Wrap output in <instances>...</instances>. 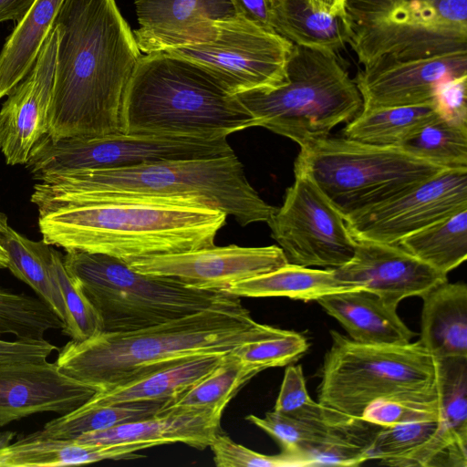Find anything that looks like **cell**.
Instances as JSON below:
<instances>
[{
  "mask_svg": "<svg viewBox=\"0 0 467 467\" xmlns=\"http://www.w3.org/2000/svg\"><path fill=\"white\" fill-rule=\"evenodd\" d=\"M47 135L123 133V95L141 56L115 0H63Z\"/></svg>",
  "mask_w": 467,
  "mask_h": 467,
  "instance_id": "6da1fadb",
  "label": "cell"
},
{
  "mask_svg": "<svg viewBox=\"0 0 467 467\" xmlns=\"http://www.w3.org/2000/svg\"><path fill=\"white\" fill-rule=\"evenodd\" d=\"M285 331L256 322L233 295L206 309L146 328L70 340L58 349L55 363L65 375L103 391L193 357L228 353Z\"/></svg>",
  "mask_w": 467,
  "mask_h": 467,
  "instance_id": "7a4b0ae2",
  "label": "cell"
},
{
  "mask_svg": "<svg viewBox=\"0 0 467 467\" xmlns=\"http://www.w3.org/2000/svg\"><path fill=\"white\" fill-rule=\"evenodd\" d=\"M36 180L30 198L34 204L47 201H139L209 206L233 216L241 226L266 223L276 209L254 189L234 153L57 173Z\"/></svg>",
  "mask_w": 467,
  "mask_h": 467,
  "instance_id": "3957f363",
  "label": "cell"
},
{
  "mask_svg": "<svg viewBox=\"0 0 467 467\" xmlns=\"http://www.w3.org/2000/svg\"><path fill=\"white\" fill-rule=\"evenodd\" d=\"M35 205L46 243L126 264L213 246L227 217L209 206L139 201H47Z\"/></svg>",
  "mask_w": 467,
  "mask_h": 467,
  "instance_id": "277c9868",
  "label": "cell"
},
{
  "mask_svg": "<svg viewBox=\"0 0 467 467\" xmlns=\"http://www.w3.org/2000/svg\"><path fill=\"white\" fill-rule=\"evenodd\" d=\"M123 133L227 137L255 127L250 113L209 73L168 52L138 59L125 88Z\"/></svg>",
  "mask_w": 467,
  "mask_h": 467,
  "instance_id": "5b68a950",
  "label": "cell"
},
{
  "mask_svg": "<svg viewBox=\"0 0 467 467\" xmlns=\"http://www.w3.org/2000/svg\"><path fill=\"white\" fill-rule=\"evenodd\" d=\"M337 53L293 45L283 85L235 97L255 127L286 137L300 147L327 137L362 109L357 85Z\"/></svg>",
  "mask_w": 467,
  "mask_h": 467,
  "instance_id": "8992f818",
  "label": "cell"
},
{
  "mask_svg": "<svg viewBox=\"0 0 467 467\" xmlns=\"http://www.w3.org/2000/svg\"><path fill=\"white\" fill-rule=\"evenodd\" d=\"M294 170L308 174L346 220L447 169L401 147L328 135L301 146Z\"/></svg>",
  "mask_w": 467,
  "mask_h": 467,
  "instance_id": "52a82bcc",
  "label": "cell"
},
{
  "mask_svg": "<svg viewBox=\"0 0 467 467\" xmlns=\"http://www.w3.org/2000/svg\"><path fill=\"white\" fill-rule=\"evenodd\" d=\"M64 265L99 314L102 332L146 328L218 304L233 295L141 274L101 254L67 251Z\"/></svg>",
  "mask_w": 467,
  "mask_h": 467,
  "instance_id": "ba28073f",
  "label": "cell"
},
{
  "mask_svg": "<svg viewBox=\"0 0 467 467\" xmlns=\"http://www.w3.org/2000/svg\"><path fill=\"white\" fill-rule=\"evenodd\" d=\"M317 389L318 402L361 418L373 401L437 389V360L418 341L404 345H367L331 330Z\"/></svg>",
  "mask_w": 467,
  "mask_h": 467,
  "instance_id": "9c48e42d",
  "label": "cell"
},
{
  "mask_svg": "<svg viewBox=\"0 0 467 467\" xmlns=\"http://www.w3.org/2000/svg\"><path fill=\"white\" fill-rule=\"evenodd\" d=\"M345 11L363 66L467 51V0H348Z\"/></svg>",
  "mask_w": 467,
  "mask_h": 467,
  "instance_id": "30bf717a",
  "label": "cell"
},
{
  "mask_svg": "<svg viewBox=\"0 0 467 467\" xmlns=\"http://www.w3.org/2000/svg\"><path fill=\"white\" fill-rule=\"evenodd\" d=\"M226 138L116 133L53 140L47 133L32 148L25 166L36 180L57 173L213 158L234 153Z\"/></svg>",
  "mask_w": 467,
  "mask_h": 467,
  "instance_id": "8fae6325",
  "label": "cell"
},
{
  "mask_svg": "<svg viewBox=\"0 0 467 467\" xmlns=\"http://www.w3.org/2000/svg\"><path fill=\"white\" fill-rule=\"evenodd\" d=\"M292 47L274 30L234 15L216 22L211 40L165 52L197 65L237 95L283 85Z\"/></svg>",
  "mask_w": 467,
  "mask_h": 467,
  "instance_id": "7c38bea8",
  "label": "cell"
},
{
  "mask_svg": "<svg viewBox=\"0 0 467 467\" xmlns=\"http://www.w3.org/2000/svg\"><path fill=\"white\" fill-rule=\"evenodd\" d=\"M295 181L266 222L287 263L334 269L353 256L356 240L346 221L312 178L294 170Z\"/></svg>",
  "mask_w": 467,
  "mask_h": 467,
  "instance_id": "4fadbf2b",
  "label": "cell"
},
{
  "mask_svg": "<svg viewBox=\"0 0 467 467\" xmlns=\"http://www.w3.org/2000/svg\"><path fill=\"white\" fill-rule=\"evenodd\" d=\"M467 210V170L447 169L405 193L346 219L355 239L397 244Z\"/></svg>",
  "mask_w": 467,
  "mask_h": 467,
  "instance_id": "5bb4252c",
  "label": "cell"
},
{
  "mask_svg": "<svg viewBox=\"0 0 467 467\" xmlns=\"http://www.w3.org/2000/svg\"><path fill=\"white\" fill-rule=\"evenodd\" d=\"M286 264V257L277 245L230 244L145 257L128 265L141 274L172 278L191 287L223 291L233 284Z\"/></svg>",
  "mask_w": 467,
  "mask_h": 467,
  "instance_id": "9a60e30c",
  "label": "cell"
},
{
  "mask_svg": "<svg viewBox=\"0 0 467 467\" xmlns=\"http://www.w3.org/2000/svg\"><path fill=\"white\" fill-rule=\"evenodd\" d=\"M467 75V51L420 59L377 58L360 69L354 81L362 109L432 104L445 81Z\"/></svg>",
  "mask_w": 467,
  "mask_h": 467,
  "instance_id": "2e32d148",
  "label": "cell"
},
{
  "mask_svg": "<svg viewBox=\"0 0 467 467\" xmlns=\"http://www.w3.org/2000/svg\"><path fill=\"white\" fill-rule=\"evenodd\" d=\"M59 31L53 25L28 74L0 109V150L8 165H25L35 144L48 131Z\"/></svg>",
  "mask_w": 467,
  "mask_h": 467,
  "instance_id": "e0dca14e",
  "label": "cell"
},
{
  "mask_svg": "<svg viewBox=\"0 0 467 467\" xmlns=\"http://www.w3.org/2000/svg\"><path fill=\"white\" fill-rule=\"evenodd\" d=\"M352 258L332 269L343 283L380 296L390 305L422 296L448 281L447 275L419 260L398 244L355 239Z\"/></svg>",
  "mask_w": 467,
  "mask_h": 467,
  "instance_id": "ac0fdd59",
  "label": "cell"
},
{
  "mask_svg": "<svg viewBox=\"0 0 467 467\" xmlns=\"http://www.w3.org/2000/svg\"><path fill=\"white\" fill-rule=\"evenodd\" d=\"M97 392L47 359L0 363V427L36 413L66 414Z\"/></svg>",
  "mask_w": 467,
  "mask_h": 467,
  "instance_id": "d6986e66",
  "label": "cell"
},
{
  "mask_svg": "<svg viewBox=\"0 0 467 467\" xmlns=\"http://www.w3.org/2000/svg\"><path fill=\"white\" fill-rule=\"evenodd\" d=\"M140 52L168 51L211 40L216 22L235 15L230 0H134Z\"/></svg>",
  "mask_w": 467,
  "mask_h": 467,
  "instance_id": "ffe728a7",
  "label": "cell"
},
{
  "mask_svg": "<svg viewBox=\"0 0 467 467\" xmlns=\"http://www.w3.org/2000/svg\"><path fill=\"white\" fill-rule=\"evenodd\" d=\"M223 412L207 408H163L154 416L80 435L88 442H182L198 450L210 446L220 431Z\"/></svg>",
  "mask_w": 467,
  "mask_h": 467,
  "instance_id": "44dd1931",
  "label": "cell"
},
{
  "mask_svg": "<svg viewBox=\"0 0 467 467\" xmlns=\"http://www.w3.org/2000/svg\"><path fill=\"white\" fill-rule=\"evenodd\" d=\"M158 446L153 442L99 443L47 437L35 431L0 449V467H55L131 460L138 451Z\"/></svg>",
  "mask_w": 467,
  "mask_h": 467,
  "instance_id": "7402d4cb",
  "label": "cell"
},
{
  "mask_svg": "<svg viewBox=\"0 0 467 467\" xmlns=\"http://www.w3.org/2000/svg\"><path fill=\"white\" fill-rule=\"evenodd\" d=\"M344 327L349 338L367 345H404L415 334L403 323L397 307L376 294L354 288L317 300Z\"/></svg>",
  "mask_w": 467,
  "mask_h": 467,
  "instance_id": "603a6c76",
  "label": "cell"
},
{
  "mask_svg": "<svg viewBox=\"0 0 467 467\" xmlns=\"http://www.w3.org/2000/svg\"><path fill=\"white\" fill-rule=\"evenodd\" d=\"M421 298L419 341L436 359L467 357V285L446 281Z\"/></svg>",
  "mask_w": 467,
  "mask_h": 467,
  "instance_id": "cb8c5ba5",
  "label": "cell"
},
{
  "mask_svg": "<svg viewBox=\"0 0 467 467\" xmlns=\"http://www.w3.org/2000/svg\"><path fill=\"white\" fill-rule=\"evenodd\" d=\"M226 355L208 354L185 359L125 384L99 391L86 402L91 405H112L151 400L171 401L210 374L224 360Z\"/></svg>",
  "mask_w": 467,
  "mask_h": 467,
  "instance_id": "d4e9b609",
  "label": "cell"
},
{
  "mask_svg": "<svg viewBox=\"0 0 467 467\" xmlns=\"http://www.w3.org/2000/svg\"><path fill=\"white\" fill-rule=\"evenodd\" d=\"M269 26L293 45L333 52L345 47L351 38L346 12L317 10L308 0H271Z\"/></svg>",
  "mask_w": 467,
  "mask_h": 467,
  "instance_id": "484cf974",
  "label": "cell"
},
{
  "mask_svg": "<svg viewBox=\"0 0 467 467\" xmlns=\"http://www.w3.org/2000/svg\"><path fill=\"white\" fill-rule=\"evenodd\" d=\"M63 0H36L16 23L0 53V99L28 74L50 31Z\"/></svg>",
  "mask_w": 467,
  "mask_h": 467,
  "instance_id": "4316f807",
  "label": "cell"
},
{
  "mask_svg": "<svg viewBox=\"0 0 467 467\" xmlns=\"http://www.w3.org/2000/svg\"><path fill=\"white\" fill-rule=\"evenodd\" d=\"M332 269H315L287 263L271 272L233 284L223 292L244 297L285 296L304 302L349 289Z\"/></svg>",
  "mask_w": 467,
  "mask_h": 467,
  "instance_id": "83f0119b",
  "label": "cell"
},
{
  "mask_svg": "<svg viewBox=\"0 0 467 467\" xmlns=\"http://www.w3.org/2000/svg\"><path fill=\"white\" fill-rule=\"evenodd\" d=\"M0 244L6 253L10 272L29 285L64 324L65 306L52 269L53 246L43 239L30 240L9 225L0 234Z\"/></svg>",
  "mask_w": 467,
  "mask_h": 467,
  "instance_id": "f1b7e54d",
  "label": "cell"
},
{
  "mask_svg": "<svg viewBox=\"0 0 467 467\" xmlns=\"http://www.w3.org/2000/svg\"><path fill=\"white\" fill-rule=\"evenodd\" d=\"M439 119L433 103L360 110L346 126L343 136L368 144L400 147Z\"/></svg>",
  "mask_w": 467,
  "mask_h": 467,
  "instance_id": "f546056e",
  "label": "cell"
},
{
  "mask_svg": "<svg viewBox=\"0 0 467 467\" xmlns=\"http://www.w3.org/2000/svg\"><path fill=\"white\" fill-rule=\"evenodd\" d=\"M381 426L342 414L327 435L299 452L301 466H356L368 460L367 451Z\"/></svg>",
  "mask_w": 467,
  "mask_h": 467,
  "instance_id": "4dcf8cb0",
  "label": "cell"
},
{
  "mask_svg": "<svg viewBox=\"0 0 467 467\" xmlns=\"http://www.w3.org/2000/svg\"><path fill=\"white\" fill-rule=\"evenodd\" d=\"M170 401H137L112 405H91L85 402L76 410L47 421L38 431L51 438L77 439L85 433L154 416Z\"/></svg>",
  "mask_w": 467,
  "mask_h": 467,
  "instance_id": "1f68e13d",
  "label": "cell"
},
{
  "mask_svg": "<svg viewBox=\"0 0 467 467\" xmlns=\"http://www.w3.org/2000/svg\"><path fill=\"white\" fill-rule=\"evenodd\" d=\"M439 272H449L467 258V210L459 212L397 243Z\"/></svg>",
  "mask_w": 467,
  "mask_h": 467,
  "instance_id": "d6a6232c",
  "label": "cell"
},
{
  "mask_svg": "<svg viewBox=\"0 0 467 467\" xmlns=\"http://www.w3.org/2000/svg\"><path fill=\"white\" fill-rule=\"evenodd\" d=\"M230 352L210 374L164 408H207L223 412L241 388L260 372Z\"/></svg>",
  "mask_w": 467,
  "mask_h": 467,
  "instance_id": "836d02e7",
  "label": "cell"
},
{
  "mask_svg": "<svg viewBox=\"0 0 467 467\" xmlns=\"http://www.w3.org/2000/svg\"><path fill=\"white\" fill-rule=\"evenodd\" d=\"M63 321L39 297L0 285V335L42 339L47 332L63 328Z\"/></svg>",
  "mask_w": 467,
  "mask_h": 467,
  "instance_id": "e575fe53",
  "label": "cell"
},
{
  "mask_svg": "<svg viewBox=\"0 0 467 467\" xmlns=\"http://www.w3.org/2000/svg\"><path fill=\"white\" fill-rule=\"evenodd\" d=\"M446 169L467 170V125L439 119L400 146Z\"/></svg>",
  "mask_w": 467,
  "mask_h": 467,
  "instance_id": "d590c367",
  "label": "cell"
},
{
  "mask_svg": "<svg viewBox=\"0 0 467 467\" xmlns=\"http://www.w3.org/2000/svg\"><path fill=\"white\" fill-rule=\"evenodd\" d=\"M341 415V412L326 407L324 413L316 418L297 417L273 410L265 413L263 418L248 415L246 420L274 438L280 444L282 451L298 460L299 452L321 441L331 424Z\"/></svg>",
  "mask_w": 467,
  "mask_h": 467,
  "instance_id": "8d00e7d4",
  "label": "cell"
},
{
  "mask_svg": "<svg viewBox=\"0 0 467 467\" xmlns=\"http://www.w3.org/2000/svg\"><path fill=\"white\" fill-rule=\"evenodd\" d=\"M436 360L441 421L457 441L467 443V357Z\"/></svg>",
  "mask_w": 467,
  "mask_h": 467,
  "instance_id": "74e56055",
  "label": "cell"
},
{
  "mask_svg": "<svg viewBox=\"0 0 467 467\" xmlns=\"http://www.w3.org/2000/svg\"><path fill=\"white\" fill-rule=\"evenodd\" d=\"M52 269L65 306L62 332L74 341H83L102 332L96 309L65 267L63 254L52 249Z\"/></svg>",
  "mask_w": 467,
  "mask_h": 467,
  "instance_id": "f35d334b",
  "label": "cell"
},
{
  "mask_svg": "<svg viewBox=\"0 0 467 467\" xmlns=\"http://www.w3.org/2000/svg\"><path fill=\"white\" fill-rule=\"evenodd\" d=\"M361 418L381 427L440 420L441 412L439 393L436 391L379 399L365 409Z\"/></svg>",
  "mask_w": 467,
  "mask_h": 467,
  "instance_id": "ab89813d",
  "label": "cell"
},
{
  "mask_svg": "<svg viewBox=\"0 0 467 467\" xmlns=\"http://www.w3.org/2000/svg\"><path fill=\"white\" fill-rule=\"evenodd\" d=\"M444 428L441 420L381 427L369 446L368 460L379 464L404 458L436 437Z\"/></svg>",
  "mask_w": 467,
  "mask_h": 467,
  "instance_id": "60d3db41",
  "label": "cell"
},
{
  "mask_svg": "<svg viewBox=\"0 0 467 467\" xmlns=\"http://www.w3.org/2000/svg\"><path fill=\"white\" fill-rule=\"evenodd\" d=\"M308 347L307 339L302 334L285 330L277 337L240 345L230 353L261 372L269 368L294 363L306 352Z\"/></svg>",
  "mask_w": 467,
  "mask_h": 467,
  "instance_id": "b9f144b4",
  "label": "cell"
},
{
  "mask_svg": "<svg viewBox=\"0 0 467 467\" xmlns=\"http://www.w3.org/2000/svg\"><path fill=\"white\" fill-rule=\"evenodd\" d=\"M213 461L218 467H296L298 460L282 451L277 455L256 452L234 441L229 436L219 431L209 446Z\"/></svg>",
  "mask_w": 467,
  "mask_h": 467,
  "instance_id": "7bdbcfd3",
  "label": "cell"
},
{
  "mask_svg": "<svg viewBox=\"0 0 467 467\" xmlns=\"http://www.w3.org/2000/svg\"><path fill=\"white\" fill-rule=\"evenodd\" d=\"M323 410L324 406L314 401L308 394L302 367L287 366L273 410L297 417L315 418Z\"/></svg>",
  "mask_w": 467,
  "mask_h": 467,
  "instance_id": "ee69618b",
  "label": "cell"
},
{
  "mask_svg": "<svg viewBox=\"0 0 467 467\" xmlns=\"http://www.w3.org/2000/svg\"><path fill=\"white\" fill-rule=\"evenodd\" d=\"M466 88L467 75L449 79L439 87L433 104L441 119L467 125Z\"/></svg>",
  "mask_w": 467,
  "mask_h": 467,
  "instance_id": "f6af8a7d",
  "label": "cell"
},
{
  "mask_svg": "<svg viewBox=\"0 0 467 467\" xmlns=\"http://www.w3.org/2000/svg\"><path fill=\"white\" fill-rule=\"evenodd\" d=\"M56 350L57 347L45 338H0V363L46 360Z\"/></svg>",
  "mask_w": 467,
  "mask_h": 467,
  "instance_id": "bcb514c9",
  "label": "cell"
},
{
  "mask_svg": "<svg viewBox=\"0 0 467 467\" xmlns=\"http://www.w3.org/2000/svg\"><path fill=\"white\" fill-rule=\"evenodd\" d=\"M235 15L271 29L269 15L271 0H230ZM272 30V29H271Z\"/></svg>",
  "mask_w": 467,
  "mask_h": 467,
  "instance_id": "7dc6e473",
  "label": "cell"
},
{
  "mask_svg": "<svg viewBox=\"0 0 467 467\" xmlns=\"http://www.w3.org/2000/svg\"><path fill=\"white\" fill-rule=\"evenodd\" d=\"M36 0H0V23H18L27 14Z\"/></svg>",
  "mask_w": 467,
  "mask_h": 467,
  "instance_id": "c3c4849f",
  "label": "cell"
},
{
  "mask_svg": "<svg viewBox=\"0 0 467 467\" xmlns=\"http://www.w3.org/2000/svg\"><path fill=\"white\" fill-rule=\"evenodd\" d=\"M309 4L317 10L330 14L345 13L348 0H308Z\"/></svg>",
  "mask_w": 467,
  "mask_h": 467,
  "instance_id": "681fc988",
  "label": "cell"
},
{
  "mask_svg": "<svg viewBox=\"0 0 467 467\" xmlns=\"http://www.w3.org/2000/svg\"><path fill=\"white\" fill-rule=\"evenodd\" d=\"M8 227L7 216L0 212V234L3 233ZM7 255L6 253L0 244V269L7 268Z\"/></svg>",
  "mask_w": 467,
  "mask_h": 467,
  "instance_id": "f907efd6",
  "label": "cell"
},
{
  "mask_svg": "<svg viewBox=\"0 0 467 467\" xmlns=\"http://www.w3.org/2000/svg\"><path fill=\"white\" fill-rule=\"evenodd\" d=\"M16 437V432L11 431H0V449L10 444Z\"/></svg>",
  "mask_w": 467,
  "mask_h": 467,
  "instance_id": "816d5d0a",
  "label": "cell"
}]
</instances>
